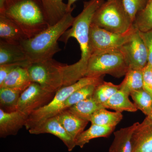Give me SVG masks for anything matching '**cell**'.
Wrapping results in <instances>:
<instances>
[{
	"label": "cell",
	"mask_w": 152,
	"mask_h": 152,
	"mask_svg": "<svg viewBox=\"0 0 152 152\" xmlns=\"http://www.w3.org/2000/svg\"><path fill=\"white\" fill-rule=\"evenodd\" d=\"M105 0H89L84 2L83 10L75 18L73 23L60 38L59 41L66 44L69 39L75 38L78 42L81 54L78 61L68 65V71L80 78L85 77L87 65L91 56L89 49L90 27L93 17Z\"/></svg>",
	"instance_id": "obj_1"
},
{
	"label": "cell",
	"mask_w": 152,
	"mask_h": 152,
	"mask_svg": "<svg viewBox=\"0 0 152 152\" xmlns=\"http://www.w3.org/2000/svg\"><path fill=\"white\" fill-rule=\"evenodd\" d=\"M72 10L56 24L49 27L32 38L26 39L20 43L31 64L51 59L61 51L58 41L72 26L75 18Z\"/></svg>",
	"instance_id": "obj_2"
},
{
	"label": "cell",
	"mask_w": 152,
	"mask_h": 152,
	"mask_svg": "<svg viewBox=\"0 0 152 152\" xmlns=\"http://www.w3.org/2000/svg\"><path fill=\"white\" fill-rule=\"evenodd\" d=\"M17 25L27 39L50 27L38 0H7L2 14Z\"/></svg>",
	"instance_id": "obj_3"
},
{
	"label": "cell",
	"mask_w": 152,
	"mask_h": 152,
	"mask_svg": "<svg viewBox=\"0 0 152 152\" xmlns=\"http://www.w3.org/2000/svg\"><path fill=\"white\" fill-rule=\"evenodd\" d=\"M104 76L94 77H84L73 84L62 87L56 92L49 104L35 111L29 116L25 127L29 130L47 119L56 116L64 110L65 102L74 92L88 85L100 84L104 81Z\"/></svg>",
	"instance_id": "obj_4"
},
{
	"label": "cell",
	"mask_w": 152,
	"mask_h": 152,
	"mask_svg": "<svg viewBox=\"0 0 152 152\" xmlns=\"http://www.w3.org/2000/svg\"><path fill=\"white\" fill-rule=\"evenodd\" d=\"M133 23L122 0H107L96 11L91 24L111 32L125 34L134 28Z\"/></svg>",
	"instance_id": "obj_5"
},
{
	"label": "cell",
	"mask_w": 152,
	"mask_h": 152,
	"mask_svg": "<svg viewBox=\"0 0 152 152\" xmlns=\"http://www.w3.org/2000/svg\"><path fill=\"white\" fill-rule=\"evenodd\" d=\"M129 70L120 49L99 52L91 55L85 77H94L107 74L119 78L126 75Z\"/></svg>",
	"instance_id": "obj_6"
},
{
	"label": "cell",
	"mask_w": 152,
	"mask_h": 152,
	"mask_svg": "<svg viewBox=\"0 0 152 152\" xmlns=\"http://www.w3.org/2000/svg\"><path fill=\"white\" fill-rule=\"evenodd\" d=\"M65 64L53 58L32 63L28 67L31 81L48 91L56 93L63 87V68Z\"/></svg>",
	"instance_id": "obj_7"
},
{
	"label": "cell",
	"mask_w": 152,
	"mask_h": 152,
	"mask_svg": "<svg viewBox=\"0 0 152 152\" xmlns=\"http://www.w3.org/2000/svg\"><path fill=\"white\" fill-rule=\"evenodd\" d=\"M134 28L125 34L109 31L91 24L89 33V49L91 55L99 52L119 50L130 37Z\"/></svg>",
	"instance_id": "obj_8"
},
{
	"label": "cell",
	"mask_w": 152,
	"mask_h": 152,
	"mask_svg": "<svg viewBox=\"0 0 152 152\" xmlns=\"http://www.w3.org/2000/svg\"><path fill=\"white\" fill-rule=\"evenodd\" d=\"M56 93L48 91L37 83H31L22 93L17 106V110L28 117L35 111L49 104Z\"/></svg>",
	"instance_id": "obj_9"
},
{
	"label": "cell",
	"mask_w": 152,
	"mask_h": 152,
	"mask_svg": "<svg viewBox=\"0 0 152 152\" xmlns=\"http://www.w3.org/2000/svg\"><path fill=\"white\" fill-rule=\"evenodd\" d=\"M120 50L125 57L129 69L142 70L148 64L146 47L138 30L135 28L130 37Z\"/></svg>",
	"instance_id": "obj_10"
},
{
	"label": "cell",
	"mask_w": 152,
	"mask_h": 152,
	"mask_svg": "<svg viewBox=\"0 0 152 152\" xmlns=\"http://www.w3.org/2000/svg\"><path fill=\"white\" fill-rule=\"evenodd\" d=\"M28 131L32 134H50L56 136L64 143L69 151L76 146L75 140L66 131L56 116L47 119Z\"/></svg>",
	"instance_id": "obj_11"
},
{
	"label": "cell",
	"mask_w": 152,
	"mask_h": 152,
	"mask_svg": "<svg viewBox=\"0 0 152 152\" xmlns=\"http://www.w3.org/2000/svg\"><path fill=\"white\" fill-rule=\"evenodd\" d=\"M28 117L19 111L7 112L0 109V137L17 135L25 126Z\"/></svg>",
	"instance_id": "obj_12"
},
{
	"label": "cell",
	"mask_w": 152,
	"mask_h": 152,
	"mask_svg": "<svg viewBox=\"0 0 152 152\" xmlns=\"http://www.w3.org/2000/svg\"><path fill=\"white\" fill-rule=\"evenodd\" d=\"M11 64L28 68L31 64L20 45L0 40V65Z\"/></svg>",
	"instance_id": "obj_13"
},
{
	"label": "cell",
	"mask_w": 152,
	"mask_h": 152,
	"mask_svg": "<svg viewBox=\"0 0 152 152\" xmlns=\"http://www.w3.org/2000/svg\"><path fill=\"white\" fill-rule=\"evenodd\" d=\"M132 152H152V123L139 124L133 134Z\"/></svg>",
	"instance_id": "obj_14"
},
{
	"label": "cell",
	"mask_w": 152,
	"mask_h": 152,
	"mask_svg": "<svg viewBox=\"0 0 152 152\" xmlns=\"http://www.w3.org/2000/svg\"><path fill=\"white\" fill-rule=\"evenodd\" d=\"M139 124L134 123L114 132L115 138L109 149V152H132V137Z\"/></svg>",
	"instance_id": "obj_15"
},
{
	"label": "cell",
	"mask_w": 152,
	"mask_h": 152,
	"mask_svg": "<svg viewBox=\"0 0 152 152\" xmlns=\"http://www.w3.org/2000/svg\"><path fill=\"white\" fill-rule=\"evenodd\" d=\"M43 10L50 26L56 24L68 12L63 0H38Z\"/></svg>",
	"instance_id": "obj_16"
},
{
	"label": "cell",
	"mask_w": 152,
	"mask_h": 152,
	"mask_svg": "<svg viewBox=\"0 0 152 152\" xmlns=\"http://www.w3.org/2000/svg\"><path fill=\"white\" fill-rule=\"evenodd\" d=\"M56 116L63 127L75 140L84 131L89 122L80 118L67 110L61 112Z\"/></svg>",
	"instance_id": "obj_17"
},
{
	"label": "cell",
	"mask_w": 152,
	"mask_h": 152,
	"mask_svg": "<svg viewBox=\"0 0 152 152\" xmlns=\"http://www.w3.org/2000/svg\"><path fill=\"white\" fill-rule=\"evenodd\" d=\"M0 38L1 40L18 45L27 39L20 28L4 15H0Z\"/></svg>",
	"instance_id": "obj_18"
},
{
	"label": "cell",
	"mask_w": 152,
	"mask_h": 152,
	"mask_svg": "<svg viewBox=\"0 0 152 152\" xmlns=\"http://www.w3.org/2000/svg\"><path fill=\"white\" fill-rule=\"evenodd\" d=\"M32 83L27 67L18 66L9 74L0 88H20L25 90Z\"/></svg>",
	"instance_id": "obj_19"
},
{
	"label": "cell",
	"mask_w": 152,
	"mask_h": 152,
	"mask_svg": "<svg viewBox=\"0 0 152 152\" xmlns=\"http://www.w3.org/2000/svg\"><path fill=\"white\" fill-rule=\"evenodd\" d=\"M115 127L105 126L91 124L88 129L83 131L75 140L76 145L83 148L93 139L99 137H108L115 130Z\"/></svg>",
	"instance_id": "obj_20"
},
{
	"label": "cell",
	"mask_w": 152,
	"mask_h": 152,
	"mask_svg": "<svg viewBox=\"0 0 152 152\" xmlns=\"http://www.w3.org/2000/svg\"><path fill=\"white\" fill-rule=\"evenodd\" d=\"M129 95L119 90L103 104L104 107L110 109L116 112H135L137 110L135 104L129 99Z\"/></svg>",
	"instance_id": "obj_21"
},
{
	"label": "cell",
	"mask_w": 152,
	"mask_h": 152,
	"mask_svg": "<svg viewBox=\"0 0 152 152\" xmlns=\"http://www.w3.org/2000/svg\"><path fill=\"white\" fill-rule=\"evenodd\" d=\"M102 108H104L102 105L98 102L92 96L79 102L66 110L80 118L90 122L93 114Z\"/></svg>",
	"instance_id": "obj_22"
},
{
	"label": "cell",
	"mask_w": 152,
	"mask_h": 152,
	"mask_svg": "<svg viewBox=\"0 0 152 152\" xmlns=\"http://www.w3.org/2000/svg\"><path fill=\"white\" fill-rule=\"evenodd\" d=\"M20 88H0V109L7 112L17 111V106L22 93Z\"/></svg>",
	"instance_id": "obj_23"
},
{
	"label": "cell",
	"mask_w": 152,
	"mask_h": 152,
	"mask_svg": "<svg viewBox=\"0 0 152 152\" xmlns=\"http://www.w3.org/2000/svg\"><path fill=\"white\" fill-rule=\"evenodd\" d=\"M123 118V115L121 112L109 111L105 108H102L93 114L90 122L91 124L115 127Z\"/></svg>",
	"instance_id": "obj_24"
},
{
	"label": "cell",
	"mask_w": 152,
	"mask_h": 152,
	"mask_svg": "<svg viewBox=\"0 0 152 152\" xmlns=\"http://www.w3.org/2000/svg\"><path fill=\"white\" fill-rule=\"evenodd\" d=\"M120 85V89L129 95L132 91L142 89L143 85L142 70L129 69L125 75L124 80Z\"/></svg>",
	"instance_id": "obj_25"
},
{
	"label": "cell",
	"mask_w": 152,
	"mask_h": 152,
	"mask_svg": "<svg viewBox=\"0 0 152 152\" xmlns=\"http://www.w3.org/2000/svg\"><path fill=\"white\" fill-rule=\"evenodd\" d=\"M133 25L140 32L152 29V0H149L145 8L137 15Z\"/></svg>",
	"instance_id": "obj_26"
},
{
	"label": "cell",
	"mask_w": 152,
	"mask_h": 152,
	"mask_svg": "<svg viewBox=\"0 0 152 152\" xmlns=\"http://www.w3.org/2000/svg\"><path fill=\"white\" fill-rule=\"evenodd\" d=\"M130 95L138 110H140L146 115H148L152 110L151 96L143 88L132 91Z\"/></svg>",
	"instance_id": "obj_27"
},
{
	"label": "cell",
	"mask_w": 152,
	"mask_h": 152,
	"mask_svg": "<svg viewBox=\"0 0 152 152\" xmlns=\"http://www.w3.org/2000/svg\"><path fill=\"white\" fill-rule=\"evenodd\" d=\"M120 89V85H116L110 82L104 81L96 88L93 97L98 102L102 105Z\"/></svg>",
	"instance_id": "obj_28"
},
{
	"label": "cell",
	"mask_w": 152,
	"mask_h": 152,
	"mask_svg": "<svg viewBox=\"0 0 152 152\" xmlns=\"http://www.w3.org/2000/svg\"><path fill=\"white\" fill-rule=\"evenodd\" d=\"M99 85H88L74 92L65 102L64 106V110L70 107L81 101L92 96L95 89Z\"/></svg>",
	"instance_id": "obj_29"
},
{
	"label": "cell",
	"mask_w": 152,
	"mask_h": 152,
	"mask_svg": "<svg viewBox=\"0 0 152 152\" xmlns=\"http://www.w3.org/2000/svg\"><path fill=\"white\" fill-rule=\"evenodd\" d=\"M125 10L132 21L134 22L136 16L147 5L149 0H122Z\"/></svg>",
	"instance_id": "obj_30"
},
{
	"label": "cell",
	"mask_w": 152,
	"mask_h": 152,
	"mask_svg": "<svg viewBox=\"0 0 152 152\" xmlns=\"http://www.w3.org/2000/svg\"><path fill=\"white\" fill-rule=\"evenodd\" d=\"M143 89L152 97V67L148 64L142 69Z\"/></svg>",
	"instance_id": "obj_31"
},
{
	"label": "cell",
	"mask_w": 152,
	"mask_h": 152,
	"mask_svg": "<svg viewBox=\"0 0 152 152\" xmlns=\"http://www.w3.org/2000/svg\"><path fill=\"white\" fill-rule=\"evenodd\" d=\"M139 32L146 47L148 54V64L152 67V29L146 32L139 31Z\"/></svg>",
	"instance_id": "obj_32"
},
{
	"label": "cell",
	"mask_w": 152,
	"mask_h": 152,
	"mask_svg": "<svg viewBox=\"0 0 152 152\" xmlns=\"http://www.w3.org/2000/svg\"><path fill=\"white\" fill-rule=\"evenodd\" d=\"M18 66H20L15 64L0 65V85L2 83L11 71Z\"/></svg>",
	"instance_id": "obj_33"
},
{
	"label": "cell",
	"mask_w": 152,
	"mask_h": 152,
	"mask_svg": "<svg viewBox=\"0 0 152 152\" xmlns=\"http://www.w3.org/2000/svg\"><path fill=\"white\" fill-rule=\"evenodd\" d=\"M77 1V0H68L67 6V10L68 12L74 10L75 7H72V6L73 5L74 3L76 1Z\"/></svg>",
	"instance_id": "obj_34"
},
{
	"label": "cell",
	"mask_w": 152,
	"mask_h": 152,
	"mask_svg": "<svg viewBox=\"0 0 152 152\" xmlns=\"http://www.w3.org/2000/svg\"><path fill=\"white\" fill-rule=\"evenodd\" d=\"M7 1V0H0V15L4 12Z\"/></svg>",
	"instance_id": "obj_35"
},
{
	"label": "cell",
	"mask_w": 152,
	"mask_h": 152,
	"mask_svg": "<svg viewBox=\"0 0 152 152\" xmlns=\"http://www.w3.org/2000/svg\"><path fill=\"white\" fill-rule=\"evenodd\" d=\"M146 121L152 123V110L148 115L147 116L146 118L144 119Z\"/></svg>",
	"instance_id": "obj_36"
},
{
	"label": "cell",
	"mask_w": 152,
	"mask_h": 152,
	"mask_svg": "<svg viewBox=\"0 0 152 152\" xmlns=\"http://www.w3.org/2000/svg\"></svg>",
	"instance_id": "obj_37"
}]
</instances>
